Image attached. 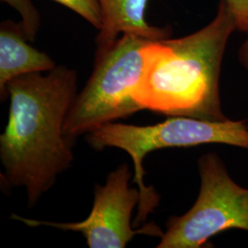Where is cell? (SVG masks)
<instances>
[{"mask_svg": "<svg viewBox=\"0 0 248 248\" xmlns=\"http://www.w3.org/2000/svg\"><path fill=\"white\" fill-rule=\"evenodd\" d=\"M75 69L56 65L8 85V124L0 135V159L11 187H23L27 203L35 206L57 178L70 169L73 143L64 132L67 113L78 95Z\"/></svg>", "mask_w": 248, "mask_h": 248, "instance_id": "1", "label": "cell"}, {"mask_svg": "<svg viewBox=\"0 0 248 248\" xmlns=\"http://www.w3.org/2000/svg\"><path fill=\"white\" fill-rule=\"evenodd\" d=\"M236 31L226 0L206 26L177 39L150 41L133 98L142 109L164 115L225 121L220 75L227 43Z\"/></svg>", "mask_w": 248, "mask_h": 248, "instance_id": "2", "label": "cell"}, {"mask_svg": "<svg viewBox=\"0 0 248 248\" xmlns=\"http://www.w3.org/2000/svg\"><path fill=\"white\" fill-rule=\"evenodd\" d=\"M248 125L247 121H207L175 116L163 123L147 126L109 123L86 134V141L94 150L118 148L132 157L133 183H136L141 192L137 217L133 223V227H136L145 222L160 202V196L155 189L144 184L142 161L149 153L208 143L248 149Z\"/></svg>", "mask_w": 248, "mask_h": 248, "instance_id": "3", "label": "cell"}, {"mask_svg": "<svg viewBox=\"0 0 248 248\" xmlns=\"http://www.w3.org/2000/svg\"><path fill=\"white\" fill-rule=\"evenodd\" d=\"M152 40L124 34L97 48L93 70L67 113L63 132L71 141L142 110L133 99L141 79L144 50Z\"/></svg>", "mask_w": 248, "mask_h": 248, "instance_id": "4", "label": "cell"}, {"mask_svg": "<svg viewBox=\"0 0 248 248\" xmlns=\"http://www.w3.org/2000/svg\"><path fill=\"white\" fill-rule=\"evenodd\" d=\"M201 189L193 206L168 220L158 248H204L216 234L238 229L248 232V188L236 184L222 158L214 154L198 160Z\"/></svg>", "mask_w": 248, "mask_h": 248, "instance_id": "5", "label": "cell"}, {"mask_svg": "<svg viewBox=\"0 0 248 248\" xmlns=\"http://www.w3.org/2000/svg\"><path fill=\"white\" fill-rule=\"evenodd\" d=\"M133 173L122 164L108 174L103 185H96L92 210L87 219L77 222L39 221L12 214L11 219L30 227L47 226L58 230L81 232L89 248H124L137 234L161 237L164 233L154 223L133 229L131 218L141 201L139 187L130 186Z\"/></svg>", "mask_w": 248, "mask_h": 248, "instance_id": "6", "label": "cell"}, {"mask_svg": "<svg viewBox=\"0 0 248 248\" xmlns=\"http://www.w3.org/2000/svg\"><path fill=\"white\" fill-rule=\"evenodd\" d=\"M22 23L5 20L0 26V98H8L9 82L18 77L51 71L53 58L28 44Z\"/></svg>", "mask_w": 248, "mask_h": 248, "instance_id": "7", "label": "cell"}, {"mask_svg": "<svg viewBox=\"0 0 248 248\" xmlns=\"http://www.w3.org/2000/svg\"><path fill=\"white\" fill-rule=\"evenodd\" d=\"M103 25L96 38L97 48L111 45L124 34L156 41L169 38L171 30L150 25L145 18L148 0H98Z\"/></svg>", "mask_w": 248, "mask_h": 248, "instance_id": "8", "label": "cell"}, {"mask_svg": "<svg viewBox=\"0 0 248 248\" xmlns=\"http://www.w3.org/2000/svg\"><path fill=\"white\" fill-rule=\"evenodd\" d=\"M16 9L21 16V23L29 42L35 41L41 26V15L31 0H1Z\"/></svg>", "mask_w": 248, "mask_h": 248, "instance_id": "9", "label": "cell"}, {"mask_svg": "<svg viewBox=\"0 0 248 248\" xmlns=\"http://www.w3.org/2000/svg\"><path fill=\"white\" fill-rule=\"evenodd\" d=\"M71 9L81 18L86 19L89 24L96 28L98 31L103 25L102 12L98 0H53Z\"/></svg>", "mask_w": 248, "mask_h": 248, "instance_id": "10", "label": "cell"}, {"mask_svg": "<svg viewBox=\"0 0 248 248\" xmlns=\"http://www.w3.org/2000/svg\"><path fill=\"white\" fill-rule=\"evenodd\" d=\"M234 18L236 31L248 34V0H226Z\"/></svg>", "mask_w": 248, "mask_h": 248, "instance_id": "11", "label": "cell"}, {"mask_svg": "<svg viewBox=\"0 0 248 248\" xmlns=\"http://www.w3.org/2000/svg\"><path fill=\"white\" fill-rule=\"evenodd\" d=\"M238 58L241 64L248 69V39L241 45L238 53Z\"/></svg>", "mask_w": 248, "mask_h": 248, "instance_id": "12", "label": "cell"}]
</instances>
